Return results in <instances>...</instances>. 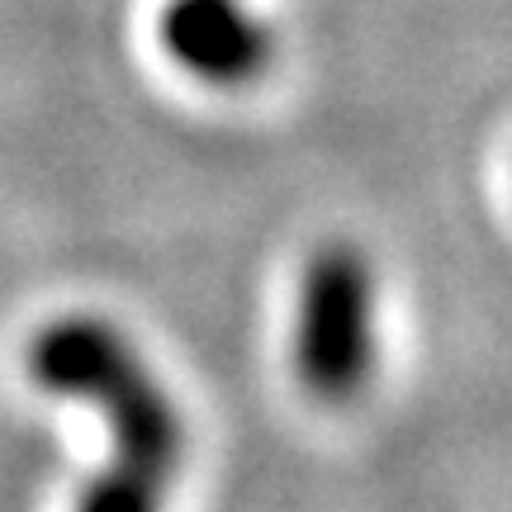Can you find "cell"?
Returning <instances> with one entry per match:
<instances>
[{
    "label": "cell",
    "instance_id": "cell-1",
    "mask_svg": "<svg viewBox=\"0 0 512 512\" xmlns=\"http://www.w3.org/2000/svg\"><path fill=\"white\" fill-rule=\"evenodd\" d=\"M24 370L57 399H86L110 422V470L157 479L171 489L185 456V422L157 370L124 332L100 313H67L38 328Z\"/></svg>",
    "mask_w": 512,
    "mask_h": 512
},
{
    "label": "cell",
    "instance_id": "cell-2",
    "mask_svg": "<svg viewBox=\"0 0 512 512\" xmlns=\"http://www.w3.org/2000/svg\"><path fill=\"white\" fill-rule=\"evenodd\" d=\"M294 380L342 408L375 375V266L356 242H323L299 271L290 337Z\"/></svg>",
    "mask_w": 512,
    "mask_h": 512
},
{
    "label": "cell",
    "instance_id": "cell-3",
    "mask_svg": "<svg viewBox=\"0 0 512 512\" xmlns=\"http://www.w3.org/2000/svg\"><path fill=\"white\" fill-rule=\"evenodd\" d=\"M166 57L204 86L238 91L266 76L275 57V34L247 0H166L157 19Z\"/></svg>",
    "mask_w": 512,
    "mask_h": 512
},
{
    "label": "cell",
    "instance_id": "cell-4",
    "mask_svg": "<svg viewBox=\"0 0 512 512\" xmlns=\"http://www.w3.org/2000/svg\"><path fill=\"white\" fill-rule=\"evenodd\" d=\"M166 484L157 479H138L124 470H105L91 489L81 494L76 512H162L166 508Z\"/></svg>",
    "mask_w": 512,
    "mask_h": 512
}]
</instances>
